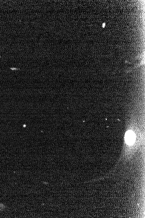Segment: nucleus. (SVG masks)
<instances>
[{"instance_id": "f257e3e1", "label": "nucleus", "mask_w": 145, "mask_h": 218, "mask_svg": "<svg viewBox=\"0 0 145 218\" xmlns=\"http://www.w3.org/2000/svg\"><path fill=\"white\" fill-rule=\"evenodd\" d=\"M125 141L128 145H132L135 142L136 136L134 133L132 131H127L125 135Z\"/></svg>"}]
</instances>
